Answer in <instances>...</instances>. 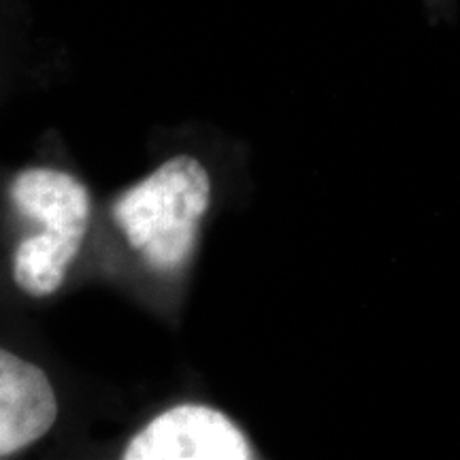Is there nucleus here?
<instances>
[{
	"label": "nucleus",
	"mask_w": 460,
	"mask_h": 460,
	"mask_svg": "<svg viewBox=\"0 0 460 460\" xmlns=\"http://www.w3.org/2000/svg\"><path fill=\"white\" fill-rule=\"evenodd\" d=\"M126 460H250L243 430L214 407L183 402L132 437Z\"/></svg>",
	"instance_id": "7ed1b4c3"
},
{
	"label": "nucleus",
	"mask_w": 460,
	"mask_h": 460,
	"mask_svg": "<svg viewBox=\"0 0 460 460\" xmlns=\"http://www.w3.org/2000/svg\"><path fill=\"white\" fill-rule=\"evenodd\" d=\"M427 4L435 13H446V11L454 7V0H427Z\"/></svg>",
	"instance_id": "39448f33"
},
{
	"label": "nucleus",
	"mask_w": 460,
	"mask_h": 460,
	"mask_svg": "<svg viewBox=\"0 0 460 460\" xmlns=\"http://www.w3.org/2000/svg\"><path fill=\"white\" fill-rule=\"evenodd\" d=\"M209 203L211 180L205 166L192 156H175L126 190L111 216L149 267L175 271L192 256Z\"/></svg>",
	"instance_id": "f257e3e1"
},
{
	"label": "nucleus",
	"mask_w": 460,
	"mask_h": 460,
	"mask_svg": "<svg viewBox=\"0 0 460 460\" xmlns=\"http://www.w3.org/2000/svg\"><path fill=\"white\" fill-rule=\"evenodd\" d=\"M58 401L41 367L0 352V458H9L49 433Z\"/></svg>",
	"instance_id": "20e7f679"
},
{
	"label": "nucleus",
	"mask_w": 460,
	"mask_h": 460,
	"mask_svg": "<svg viewBox=\"0 0 460 460\" xmlns=\"http://www.w3.org/2000/svg\"><path fill=\"white\" fill-rule=\"evenodd\" d=\"M11 203L41 224L17 245L13 279L26 295H54L82 250L90 222V192L77 177L56 169H26L11 183Z\"/></svg>",
	"instance_id": "f03ea898"
}]
</instances>
